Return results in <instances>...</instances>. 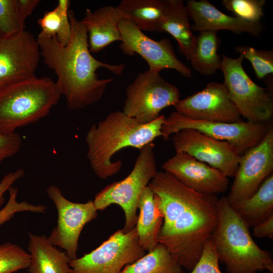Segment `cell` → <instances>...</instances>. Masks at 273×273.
Returning a JSON list of instances; mask_svg holds the SVG:
<instances>
[{"instance_id":"obj_17","label":"cell","mask_w":273,"mask_h":273,"mask_svg":"<svg viewBox=\"0 0 273 273\" xmlns=\"http://www.w3.org/2000/svg\"><path fill=\"white\" fill-rule=\"evenodd\" d=\"M162 168L184 185L200 193L216 195L228 188V177L185 152H176Z\"/></svg>"},{"instance_id":"obj_1","label":"cell","mask_w":273,"mask_h":273,"mask_svg":"<svg viewBox=\"0 0 273 273\" xmlns=\"http://www.w3.org/2000/svg\"><path fill=\"white\" fill-rule=\"evenodd\" d=\"M148 186L163 216L158 243L191 271L217 224L219 199L188 188L166 171L157 172Z\"/></svg>"},{"instance_id":"obj_22","label":"cell","mask_w":273,"mask_h":273,"mask_svg":"<svg viewBox=\"0 0 273 273\" xmlns=\"http://www.w3.org/2000/svg\"><path fill=\"white\" fill-rule=\"evenodd\" d=\"M189 16L181 0H168L161 32H167L177 41L180 52L188 60L192 58L196 36L192 32Z\"/></svg>"},{"instance_id":"obj_8","label":"cell","mask_w":273,"mask_h":273,"mask_svg":"<svg viewBox=\"0 0 273 273\" xmlns=\"http://www.w3.org/2000/svg\"><path fill=\"white\" fill-rule=\"evenodd\" d=\"M271 125L267 123L240 121L228 123L193 119L174 111L165 117L161 131L163 139L183 129H194L216 140L227 142L240 156L257 145L265 136Z\"/></svg>"},{"instance_id":"obj_3","label":"cell","mask_w":273,"mask_h":273,"mask_svg":"<svg viewBox=\"0 0 273 273\" xmlns=\"http://www.w3.org/2000/svg\"><path fill=\"white\" fill-rule=\"evenodd\" d=\"M165 117L162 114L153 121L143 124L118 110L109 113L97 124L92 125L85 140L86 156L95 174L106 179L118 172L122 162H112L114 154L128 147L140 149L162 136Z\"/></svg>"},{"instance_id":"obj_23","label":"cell","mask_w":273,"mask_h":273,"mask_svg":"<svg viewBox=\"0 0 273 273\" xmlns=\"http://www.w3.org/2000/svg\"><path fill=\"white\" fill-rule=\"evenodd\" d=\"M138 209L140 213L135 228L141 245L149 252L159 243L158 236L163 216L155 203L154 193L149 186L140 196Z\"/></svg>"},{"instance_id":"obj_32","label":"cell","mask_w":273,"mask_h":273,"mask_svg":"<svg viewBox=\"0 0 273 273\" xmlns=\"http://www.w3.org/2000/svg\"><path fill=\"white\" fill-rule=\"evenodd\" d=\"M9 199L5 205L0 210V226L12 219L15 215L20 212H30L44 213L47 208L43 205H34L28 202H18L17 196L18 189L12 186L8 190Z\"/></svg>"},{"instance_id":"obj_27","label":"cell","mask_w":273,"mask_h":273,"mask_svg":"<svg viewBox=\"0 0 273 273\" xmlns=\"http://www.w3.org/2000/svg\"><path fill=\"white\" fill-rule=\"evenodd\" d=\"M70 1L59 0L56 7L47 11L37 21L41 28L39 35L56 37L62 44H67L71 35V27L69 18Z\"/></svg>"},{"instance_id":"obj_36","label":"cell","mask_w":273,"mask_h":273,"mask_svg":"<svg viewBox=\"0 0 273 273\" xmlns=\"http://www.w3.org/2000/svg\"><path fill=\"white\" fill-rule=\"evenodd\" d=\"M253 236L258 238H273V215L253 226Z\"/></svg>"},{"instance_id":"obj_34","label":"cell","mask_w":273,"mask_h":273,"mask_svg":"<svg viewBox=\"0 0 273 273\" xmlns=\"http://www.w3.org/2000/svg\"><path fill=\"white\" fill-rule=\"evenodd\" d=\"M22 145V139L17 133L0 132V164L6 159L16 154Z\"/></svg>"},{"instance_id":"obj_31","label":"cell","mask_w":273,"mask_h":273,"mask_svg":"<svg viewBox=\"0 0 273 273\" xmlns=\"http://www.w3.org/2000/svg\"><path fill=\"white\" fill-rule=\"evenodd\" d=\"M265 0H223L222 4L235 17L250 22H259L263 15Z\"/></svg>"},{"instance_id":"obj_10","label":"cell","mask_w":273,"mask_h":273,"mask_svg":"<svg viewBox=\"0 0 273 273\" xmlns=\"http://www.w3.org/2000/svg\"><path fill=\"white\" fill-rule=\"evenodd\" d=\"M145 252L135 228L127 233L119 230L90 252L70 260V273H121Z\"/></svg>"},{"instance_id":"obj_35","label":"cell","mask_w":273,"mask_h":273,"mask_svg":"<svg viewBox=\"0 0 273 273\" xmlns=\"http://www.w3.org/2000/svg\"><path fill=\"white\" fill-rule=\"evenodd\" d=\"M25 174L23 168L9 172L5 175L0 181V210L5 203L4 194L10 187L18 179L22 178Z\"/></svg>"},{"instance_id":"obj_24","label":"cell","mask_w":273,"mask_h":273,"mask_svg":"<svg viewBox=\"0 0 273 273\" xmlns=\"http://www.w3.org/2000/svg\"><path fill=\"white\" fill-rule=\"evenodd\" d=\"M230 205L249 228L273 215L272 173L262 183L251 196Z\"/></svg>"},{"instance_id":"obj_9","label":"cell","mask_w":273,"mask_h":273,"mask_svg":"<svg viewBox=\"0 0 273 273\" xmlns=\"http://www.w3.org/2000/svg\"><path fill=\"white\" fill-rule=\"evenodd\" d=\"M177 87L165 80L159 72L149 69L139 73L126 89L122 112L141 123L153 121L160 111L179 99Z\"/></svg>"},{"instance_id":"obj_5","label":"cell","mask_w":273,"mask_h":273,"mask_svg":"<svg viewBox=\"0 0 273 273\" xmlns=\"http://www.w3.org/2000/svg\"><path fill=\"white\" fill-rule=\"evenodd\" d=\"M61 95L56 82L36 75L0 89V132L10 134L47 116Z\"/></svg>"},{"instance_id":"obj_7","label":"cell","mask_w":273,"mask_h":273,"mask_svg":"<svg viewBox=\"0 0 273 273\" xmlns=\"http://www.w3.org/2000/svg\"><path fill=\"white\" fill-rule=\"evenodd\" d=\"M243 57L223 55L220 70L230 98L241 116L247 121L267 123L273 117L272 93L256 84L243 68Z\"/></svg>"},{"instance_id":"obj_19","label":"cell","mask_w":273,"mask_h":273,"mask_svg":"<svg viewBox=\"0 0 273 273\" xmlns=\"http://www.w3.org/2000/svg\"><path fill=\"white\" fill-rule=\"evenodd\" d=\"M122 18L116 7L105 6L94 11L85 10L81 20L85 26L91 53H96L113 42L121 41L119 24Z\"/></svg>"},{"instance_id":"obj_13","label":"cell","mask_w":273,"mask_h":273,"mask_svg":"<svg viewBox=\"0 0 273 273\" xmlns=\"http://www.w3.org/2000/svg\"><path fill=\"white\" fill-rule=\"evenodd\" d=\"M172 142L176 152L186 153L220 170L227 177L235 176L241 156L228 142L191 128L174 133Z\"/></svg>"},{"instance_id":"obj_25","label":"cell","mask_w":273,"mask_h":273,"mask_svg":"<svg viewBox=\"0 0 273 273\" xmlns=\"http://www.w3.org/2000/svg\"><path fill=\"white\" fill-rule=\"evenodd\" d=\"M217 32L203 31L196 36L191 62L193 68L201 74L210 76L220 69L221 58L217 53L220 41Z\"/></svg>"},{"instance_id":"obj_6","label":"cell","mask_w":273,"mask_h":273,"mask_svg":"<svg viewBox=\"0 0 273 273\" xmlns=\"http://www.w3.org/2000/svg\"><path fill=\"white\" fill-rule=\"evenodd\" d=\"M157 172L153 144L140 149L133 168L124 179L107 185L97 193L93 200L97 210H103L111 204L123 209L125 224L122 229L127 233L135 226L140 196Z\"/></svg>"},{"instance_id":"obj_20","label":"cell","mask_w":273,"mask_h":273,"mask_svg":"<svg viewBox=\"0 0 273 273\" xmlns=\"http://www.w3.org/2000/svg\"><path fill=\"white\" fill-rule=\"evenodd\" d=\"M29 273H70V259L65 251L52 244L46 235L28 233Z\"/></svg>"},{"instance_id":"obj_2","label":"cell","mask_w":273,"mask_h":273,"mask_svg":"<svg viewBox=\"0 0 273 273\" xmlns=\"http://www.w3.org/2000/svg\"><path fill=\"white\" fill-rule=\"evenodd\" d=\"M68 16L71 35L67 44H62L56 37L39 34L37 40L41 58L57 76L55 82L61 95L65 98L68 108L74 110L99 101L113 81V78H99L96 73L99 68H105L120 75L125 64H108L94 57L89 49L85 26L73 11H69Z\"/></svg>"},{"instance_id":"obj_15","label":"cell","mask_w":273,"mask_h":273,"mask_svg":"<svg viewBox=\"0 0 273 273\" xmlns=\"http://www.w3.org/2000/svg\"><path fill=\"white\" fill-rule=\"evenodd\" d=\"M40 58L37 38L29 31L0 38V89L35 75Z\"/></svg>"},{"instance_id":"obj_12","label":"cell","mask_w":273,"mask_h":273,"mask_svg":"<svg viewBox=\"0 0 273 273\" xmlns=\"http://www.w3.org/2000/svg\"><path fill=\"white\" fill-rule=\"evenodd\" d=\"M119 28L122 42L119 47L125 55L141 56L151 71L160 73L163 69H171L185 77L191 76V71L176 57L168 39L155 40L127 19L120 20Z\"/></svg>"},{"instance_id":"obj_26","label":"cell","mask_w":273,"mask_h":273,"mask_svg":"<svg viewBox=\"0 0 273 273\" xmlns=\"http://www.w3.org/2000/svg\"><path fill=\"white\" fill-rule=\"evenodd\" d=\"M121 273H183V270L166 247L158 243L148 254L126 265Z\"/></svg>"},{"instance_id":"obj_11","label":"cell","mask_w":273,"mask_h":273,"mask_svg":"<svg viewBox=\"0 0 273 273\" xmlns=\"http://www.w3.org/2000/svg\"><path fill=\"white\" fill-rule=\"evenodd\" d=\"M47 194L57 211V225L48 237L49 241L65 252L70 259L77 258L78 244L84 225L98 215L93 201L83 203L72 202L66 198L55 185L47 189Z\"/></svg>"},{"instance_id":"obj_21","label":"cell","mask_w":273,"mask_h":273,"mask_svg":"<svg viewBox=\"0 0 273 273\" xmlns=\"http://www.w3.org/2000/svg\"><path fill=\"white\" fill-rule=\"evenodd\" d=\"M168 0H122L116 6L122 19L142 31L161 32Z\"/></svg>"},{"instance_id":"obj_18","label":"cell","mask_w":273,"mask_h":273,"mask_svg":"<svg viewBox=\"0 0 273 273\" xmlns=\"http://www.w3.org/2000/svg\"><path fill=\"white\" fill-rule=\"evenodd\" d=\"M186 8L194 22L191 29L198 32L228 30L240 34L246 32L259 36L263 30L259 22H250L221 12L207 0L188 1Z\"/></svg>"},{"instance_id":"obj_16","label":"cell","mask_w":273,"mask_h":273,"mask_svg":"<svg viewBox=\"0 0 273 273\" xmlns=\"http://www.w3.org/2000/svg\"><path fill=\"white\" fill-rule=\"evenodd\" d=\"M173 106L176 112L195 120L228 123L243 121L223 83L209 82L203 89L179 99Z\"/></svg>"},{"instance_id":"obj_29","label":"cell","mask_w":273,"mask_h":273,"mask_svg":"<svg viewBox=\"0 0 273 273\" xmlns=\"http://www.w3.org/2000/svg\"><path fill=\"white\" fill-rule=\"evenodd\" d=\"M30 262L28 252L16 244L0 245V273H14L28 268Z\"/></svg>"},{"instance_id":"obj_30","label":"cell","mask_w":273,"mask_h":273,"mask_svg":"<svg viewBox=\"0 0 273 273\" xmlns=\"http://www.w3.org/2000/svg\"><path fill=\"white\" fill-rule=\"evenodd\" d=\"M235 49L252 64L258 79L264 78L273 72V51L257 50L247 46H237Z\"/></svg>"},{"instance_id":"obj_14","label":"cell","mask_w":273,"mask_h":273,"mask_svg":"<svg viewBox=\"0 0 273 273\" xmlns=\"http://www.w3.org/2000/svg\"><path fill=\"white\" fill-rule=\"evenodd\" d=\"M273 170V128L264 139L240 157L235 179L226 197L232 204L251 196Z\"/></svg>"},{"instance_id":"obj_33","label":"cell","mask_w":273,"mask_h":273,"mask_svg":"<svg viewBox=\"0 0 273 273\" xmlns=\"http://www.w3.org/2000/svg\"><path fill=\"white\" fill-rule=\"evenodd\" d=\"M218 261L215 248L210 238L204 246L200 259L191 273H224L219 268Z\"/></svg>"},{"instance_id":"obj_28","label":"cell","mask_w":273,"mask_h":273,"mask_svg":"<svg viewBox=\"0 0 273 273\" xmlns=\"http://www.w3.org/2000/svg\"><path fill=\"white\" fill-rule=\"evenodd\" d=\"M16 0H0V38L7 37L25 30Z\"/></svg>"},{"instance_id":"obj_37","label":"cell","mask_w":273,"mask_h":273,"mask_svg":"<svg viewBox=\"0 0 273 273\" xmlns=\"http://www.w3.org/2000/svg\"><path fill=\"white\" fill-rule=\"evenodd\" d=\"M19 12L22 18L26 20L40 3L39 0H16Z\"/></svg>"},{"instance_id":"obj_4","label":"cell","mask_w":273,"mask_h":273,"mask_svg":"<svg viewBox=\"0 0 273 273\" xmlns=\"http://www.w3.org/2000/svg\"><path fill=\"white\" fill-rule=\"evenodd\" d=\"M211 240L228 273H256L264 270L272 273L271 254L256 244L249 228L226 197L219 199L218 222Z\"/></svg>"}]
</instances>
